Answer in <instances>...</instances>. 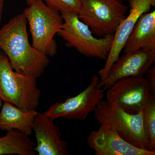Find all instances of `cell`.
<instances>
[{"label": "cell", "instance_id": "obj_3", "mask_svg": "<svg viewBox=\"0 0 155 155\" xmlns=\"http://www.w3.org/2000/svg\"><path fill=\"white\" fill-rule=\"evenodd\" d=\"M22 13L29 24L32 46L48 57H54L58 48L54 36L61 30L64 23L60 12L42 0H37Z\"/></svg>", "mask_w": 155, "mask_h": 155}, {"label": "cell", "instance_id": "obj_17", "mask_svg": "<svg viewBox=\"0 0 155 155\" xmlns=\"http://www.w3.org/2000/svg\"><path fill=\"white\" fill-rule=\"evenodd\" d=\"M48 6L61 13L78 14L81 5V0H42Z\"/></svg>", "mask_w": 155, "mask_h": 155}, {"label": "cell", "instance_id": "obj_4", "mask_svg": "<svg viewBox=\"0 0 155 155\" xmlns=\"http://www.w3.org/2000/svg\"><path fill=\"white\" fill-rule=\"evenodd\" d=\"M94 112V118L100 125L114 130L133 146L151 151L143 127V110L128 114L102 99Z\"/></svg>", "mask_w": 155, "mask_h": 155}, {"label": "cell", "instance_id": "obj_19", "mask_svg": "<svg viewBox=\"0 0 155 155\" xmlns=\"http://www.w3.org/2000/svg\"><path fill=\"white\" fill-rule=\"evenodd\" d=\"M4 0H0V21L2 20L3 9H4Z\"/></svg>", "mask_w": 155, "mask_h": 155}, {"label": "cell", "instance_id": "obj_8", "mask_svg": "<svg viewBox=\"0 0 155 155\" xmlns=\"http://www.w3.org/2000/svg\"><path fill=\"white\" fill-rule=\"evenodd\" d=\"M107 90V101L132 114L143 110L150 94L148 84L143 77L120 79Z\"/></svg>", "mask_w": 155, "mask_h": 155}, {"label": "cell", "instance_id": "obj_7", "mask_svg": "<svg viewBox=\"0 0 155 155\" xmlns=\"http://www.w3.org/2000/svg\"><path fill=\"white\" fill-rule=\"evenodd\" d=\"M98 76L94 75L88 86L75 97L65 101L57 102L45 112L46 116L54 120L58 118L84 121L89 114L94 112L104 97L105 91L99 87Z\"/></svg>", "mask_w": 155, "mask_h": 155}, {"label": "cell", "instance_id": "obj_9", "mask_svg": "<svg viewBox=\"0 0 155 155\" xmlns=\"http://www.w3.org/2000/svg\"><path fill=\"white\" fill-rule=\"evenodd\" d=\"M155 61V48H144L125 54L113 64L107 77L100 81L99 87L107 90L120 79L143 77Z\"/></svg>", "mask_w": 155, "mask_h": 155}, {"label": "cell", "instance_id": "obj_5", "mask_svg": "<svg viewBox=\"0 0 155 155\" xmlns=\"http://www.w3.org/2000/svg\"><path fill=\"white\" fill-rule=\"evenodd\" d=\"M63 26L57 34L66 42L67 46L74 48L88 58L106 60L110 50L114 35L97 38L77 14L63 13Z\"/></svg>", "mask_w": 155, "mask_h": 155}, {"label": "cell", "instance_id": "obj_16", "mask_svg": "<svg viewBox=\"0 0 155 155\" xmlns=\"http://www.w3.org/2000/svg\"><path fill=\"white\" fill-rule=\"evenodd\" d=\"M143 125L150 150L155 151V95L150 94L143 110Z\"/></svg>", "mask_w": 155, "mask_h": 155}, {"label": "cell", "instance_id": "obj_21", "mask_svg": "<svg viewBox=\"0 0 155 155\" xmlns=\"http://www.w3.org/2000/svg\"><path fill=\"white\" fill-rule=\"evenodd\" d=\"M2 99L0 98V112H1V109H2Z\"/></svg>", "mask_w": 155, "mask_h": 155}, {"label": "cell", "instance_id": "obj_12", "mask_svg": "<svg viewBox=\"0 0 155 155\" xmlns=\"http://www.w3.org/2000/svg\"><path fill=\"white\" fill-rule=\"evenodd\" d=\"M54 120L38 113L35 118L33 131L37 145L35 150L39 155H68L67 142L61 138V131Z\"/></svg>", "mask_w": 155, "mask_h": 155}, {"label": "cell", "instance_id": "obj_18", "mask_svg": "<svg viewBox=\"0 0 155 155\" xmlns=\"http://www.w3.org/2000/svg\"><path fill=\"white\" fill-rule=\"evenodd\" d=\"M146 74L147 78H146L149 87L150 93L155 95V66L150 67Z\"/></svg>", "mask_w": 155, "mask_h": 155}, {"label": "cell", "instance_id": "obj_20", "mask_svg": "<svg viewBox=\"0 0 155 155\" xmlns=\"http://www.w3.org/2000/svg\"><path fill=\"white\" fill-rule=\"evenodd\" d=\"M36 1H37V0H27V3L28 4V5H29L31 4H32V3L35 2Z\"/></svg>", "mask_w": 155, "mask_h": 155}, {"label": "cell", "instance_id": "obj_11", "mask_svg": "<svg viewBox=\"0 0 155 155\" xmlns=\"http://www.w3.org/2000/svg\"><path fill=\"white\" fill-rule=\"evenodd\" d=\"M87 143L94 150V155H155V151L133 146L114 130L101 125L87 137Z\"/></svg>", "mask_w": 155, "mask_h": 155}, {"label": "cell", "instance_id": "obj_14", "mask_svg": "<svg viewBox=\"0 0 155 155\" xmlns=\"http://www.w3.org/2000/svg\"><path fill=\"white\" fill-rule=\"evenodd\" d=\"M144 48H155V10L140 16L123 50L127 54Z\"/></svg>", "mask_w": 155, "mask_h": 155}, {"label": "cell", "instance_id": "obj_15", "mask_svg": "<svg viewBox=\"0 0 155 155\" xmlns=\"http://www.w3.org/2000/svg\"><path fill=\"white\" fill-rule=\"evenodd\" d=\"M30 148V138L19 130H9L0 137V155H27Z\"/></svg>", "mask_w": 155, "mask_h": 155}, {"label": "cell", "instance_id": "obj_2", "mask_svg": "<svg viewBox=\"0 0 155 155\" xmlns=\"http://www.w3.org/2000/svg\"><path fill=\"white\" fill-rule=\"evenodd\" d=\"M37 78L14 71L8 57L0 50V98L21 109L35 110L41 91Z\"/></svg>", "mask_w": 155, "mask_h": 155}, {"label": "cell", "instance_id": "obj_13", "mask_svg": "<svg viewBox=\"0 0 155 155\" xmlns=\"http://www.w3.org/2000/svg\"><path fill=\"white\" fill-rule=\"evenodd\" d=\"M38 114L35 110H24L4 102L0 112V129L7 131L17 130L31 136L35 118Z\"/></svg>", "mask_w": 155, "mask_h": 155}, {"label": "cell", "instance_id": "obj_6", "mask_svg": "<svg viewBox=\"0 0 155 155\" xmlns=\"http://www.w3.org/2000/svg\"><path fill=\"white\" fill-rule=\"evenodd\" d=\"M128 10L123 0H81L77 15L93 35L103 38L114 35Z\"/></svg>", "mask_w": 155, "mask_h": 155}, {"label": "cell", "instance_id": "obj_22", "mask_svg": "<svg viewBox=\"0 0 155 155\" xmlns=\"http://www.w3.org/2000/svg\"><path fill=\"white\" fill-rule=\"evenodd\" d=\"M123 1H126V2H128L129 3V4H130V3L131 2H132V0H123Z\"/></svg>", "mask_w": 155, "mask_h": 155}, {"label": "cell", "instance_id": "obj_1", "mask_svg": "<svg viewBox=\"0 0 155 155\" xmlns=\"http://www.w3.org/2000/svg\"><path fill=\"white\" fill-rule=\"evenodd\" d=\"M27 22L22 13L3 25L0 29V50L8 57L16 72L38 78L48 66L50 60L30 45Z\"/></svg>", "mask_w": 155, "mask_h": 155}, {"label": "cell", "instance_id": "obj_10", "mask_svg": "<svg viewBox=\"0 0 155 155\" xmlns=\"http://www.w3.org/2000/svg\"><path fill=\"white\" fill-rule=\"evenodd\" d=\"M129 5L130 13L122 20L114 33L105 64L99 71L100 81L104 80L107 77L112 65L120 57V53L137 20L142 14L149 12L152 7H155V0H132Z\"/></svg>", "mask_w": 155, "mask_h": 155}]
</instances>
